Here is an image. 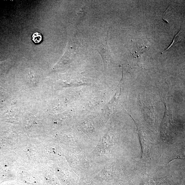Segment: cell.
Here are the masks:
<instances>
[{
    "instance_id": "6da1fadb",
    "label": "cell",
    "mask_w": 185,
    "mask_h": 185,
    "mask_svg": "<svg viewBox=\"0 0 185 185\" xmlns=\"http://www.w3.org/2000/svg\"><path fill=\"white\" fill-rule=\"evenodd\" d=\"M96 50L101 54L103 59L106 58L107 56H109V50L106 40L100 43Z\"/></svg>"
},
{
    "instance_id": "7a4b0ae2",
    "label": "cell",
    "mask_w": 185,
    "mask_h": 185,
    "mask_svg": "<svg viewBox=\"0 0 185 185\" xmlns=\"http://www.w3.org/2000/svg\"><path fill=\"white\" fill-rule=\"evenodd\" d=\"M42 36L38 32L34 33L32 35V40L35 44H39L42 41Z\"/></svg>"
},
{
    "instance_id": "3957f363",
    "label": "cell",
    "mask_w": 185,
    "mask_h": 185,
    "mask_svg": "<svg viewBox=\"0 0 185 185\" xmlns=\"http://www.w3.org/2000/svg\"><path fill=\"white\" fill-rule=\"evenodd\" d=\"M181 31H182V30H181V29L179 33H178L175 36V37H174V40L173 41L172 44H171L170 46L168 48H167V49L165 50V51H166L167 50H168L169 48H170L172 46H174V45H175L176 43H177V42H179V41L181 40Z\"/></svg>"
}]
</instances>
